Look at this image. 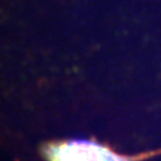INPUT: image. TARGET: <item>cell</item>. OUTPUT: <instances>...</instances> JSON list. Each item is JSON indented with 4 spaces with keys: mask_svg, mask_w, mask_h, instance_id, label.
I'll return each instance as SVG.
<instances>
[{
    "mask_svg": "<svg viewBox=\"0 0 161 161\" xmlns=\"http://www.w3.org/2000/svg\"><path fill=\"white\" fill-rule=\"evenodd\" d=\"M49 156L51 161H129L128 158L89 142L62 144L53 147Z\"/></svg>",
    "mask_w": 161,
    "mask_h": 161,
    "instance_id": "1",
    "label": "cell"
}]
</instances>
